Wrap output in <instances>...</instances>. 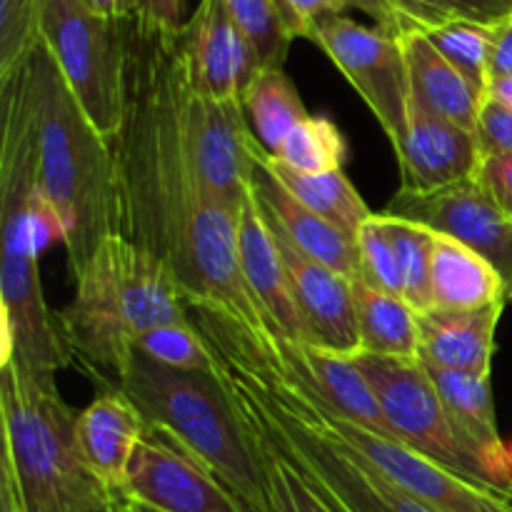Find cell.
I'll return each mask as SVG.
<instances>
[{"instance_id":"obj_1","label":"cell","mask_w":512,"mask_h":512,"mask_svg":"<svg viewBox=\"0 0 512 512\" xmlns=\"http://www.w3.org/2000/svg\"><path fill=\"white\" fill-rule=\"evenodd\" d=\"M128 28V105L113 143L120 235L175 275L188 308L208 310L263 345L280 365L278 340L260 313L238 258V213L208 195L180 125L183 40L143 15Z\"/></svg>"},{"instance_id":"obj_2","label":"cell","mask_w":512,"mask_h":512,"mask_svg":"<svg viewBox=\"0 0 512 512\" xmlns=\"http://www.w3.org/2000/svg\"><path fill=\"white\" fill-rule=\"evenodd\" d=\"M20 68L35 108L40 190L65 228L63 245L75 278L100 243L120 233L113 143L83 113L45 43Z\"/></svg>"},{"instance_id":"obj_3","label":"cell","mask_w":512,"mask_h":512,"mask_svg":"<svg viewBox=\"0 0 512 512\" xmlns=\"http://www.w3.org/2000/svg\"><path fill=\"white\" fill-rule=\"evenodd\" d=\"M148 428L178 440L248 512H265L268 478L253 425L215 370H175L133 350L118 373Z\"/></svg>"},{"instance_id":"obj_4","label":"cell","mask_w":512,"mask_h":512,"mask_svg":"<svg viewBox=\"0 0 512 512\" xmlns=\"http://www.w3.org/2000/svg\"><path fill=\"white\" fill-rule=\"evenodd\" d=\"M73 280V300L58 315L70 353L90 370L118 378L140 335L190 320L168 265L120 233L105 238Z\"/></svg>"},{"instance_id":"obj_5","label":"cell","mask_w":512,"mask_h":512,"mask_svg":"<svg viewBox=\"0 0 512 512\" xmlns=\"http://www.w3.org/2000/svg\"><path fill=\"white\" fill-rule=\"evenodd\" d=\"M3 458L25 512H80L113 505L78 448V410L55 385V373L0 365Z\"/></svg>"},{"instance_id":"obj_6","label":"cell","mask_w":512,"mask_h":512,"mask_svg":"<svg viewBox=\"0 0 512 512\" xmlns=\"http://www.w3.org/2000/svg\"><path fill=\"white\" fill-rule=\"evenodd\" d=\"M195 325L208 348L213 350L215 365L228 383L238 408L248 415L250 423L268 435L280 453L293 460L310 483L333 503L338 512H438L423 500L413 498L398 485L375 473L370 465L355 453H350L343 443L330 438L285 408L283 403L268 393L263 380L255 370L225 343L220 333H215L205 320H190Z\"/></svg>"},{"instance_id":"obj_7","label":"cell","mask_w":512,"mask_h":512,"mask_svg":"<svg viewBox=\"0 0 512 512\" xmlns=\"http://www.w3.org/2000/svg\"><path fill=\"white\" fill-rule=\"evenodd\" d=\"M40 38L100 135L115 143L128 105V28L83 0H45Z\"/></svg>"},{"instance_id":"obj_8","label":"cell","mask_w":512,"mask_h":512,"mask_svg":"<svg viewBox=\"0 0 512 512\" xmlns=\"http://www.w3.org/2000/svg\"><path fill=\"white\" fill-rule=\"evenodd\" d=\"M353 360L373 385L390 428L405 445L460 478L500 490L490 465L463 438L455 420L450 418L420 360L380 358L365 353L355 355Z\"/></svg>"},{"instance_id":"obj_9","label":"cell","mask_w":512,"mask_h":512,"mask_svg":"<svg viewBox=\"0 0 512 512\" xmlns=\"http://www.w3.org/2000/svg\"><path fill=\"white\" fill-rule=\"evenodd\" d=\"M310 40L358 90L393 150L398 148L408 130L410 103L408 63L400 35L335 15L315 25Z\"/></svg>"},{"instance_id":"obj_10","label":"cell","mask_w":512,"mask_h":512,"mask_svg":"<svg viewBox=\"0 0 512 512\" xmlns=\"http://www.w3.org/2000/svg\"><path fill=\"white\" fill-rule=\"evenodd\" d=\"M180 125H183L185 148L203 188L215 203L238 213L253 178V155H250L253 133L243 103L195 93L183 70Z\"/></svg>"},{"instance_id":"obj_11","label":"cell","mask_w":512,"mask_h":512,"mask_svg":"<svg viewBox=\"0 0 512 512\" xmlns=\"http://www.w3.org/2000/svg\"><path fill=\"white\" fill-rule=\"evenodd\" d=\"M385 213L425 225L438 235L458 240L488 260L505 285V300H512V218L485 193L478 178L460 180L433 193L398 190Z\"/></svg>"},{"instance_id":"obj_12","label":"cell","mask_w":512,"mask_h":512,"mask_svg":"<svg viewBox=\"0 0 512 512\" xmlns=\"http://www.w3.org/2000/svg\"><path fill=\"white\" fill-rule=\"evenodd\" d=\"M123 498L158 512H248L198 458L155 428L135 445Z\"/></svg>"},{"instance_id":"obj_13","label":"cell","mask_w":512,"mask_h":512,"mask_svg":"<svg viewBox=\"0 0 512 512\" xmlns=\"http://www.w3.org/2000/svg\"><path fill=\"white\" fill-rule=\"evenodd\" d=\"M0 325V365L58 373L73 363L60 315L45 303L35 258L3 255L0 260Z\"/></svg>"},{"instance_id":"obj_14","label":"cell","mask_w":512,"mask_h":512,"mask_svg":"<svg viewBox=\"0 0 512 512\" xmlns=\"http://www.w3.org/2000/svg\"><path fill=\"white\" fill-rule=\"evenodd\" d=\"M265 223H268L280 258H283L300 318L308 330V343L348 355V358L360 355L363 348H360L353 283L303 253L273 220L265 218Z\"/></svg>"},{"instance_id":"obj_15","label":"cell","mask_w":512,"mask_h":512,"mask_svg":"<svg viewBox=\"0 0 512 512\" xmlns=\"http://www.w3.org/2000/svg\"><path fill=\"white\" fill-rule=\"evenodd\" d=\"M180 40L190 88L208 98L240 100L258 68L228 0H200L180 30Z\"/></svg>"},{"instance_id":"obj_16","label":"cell","mask_w":512,"mask_h":512,"mask_svg":"<svg viewBox=\"0 0 512 512\" xmlns=\"http://www.w3.org/2000/svg\"><path fill=\"white\" fill-rule=\"evenodd\" d=\"M280 365L293 383L308 390L330 413L368 428L385 438H398L390 428L373 385L348 355L333 353L310 343H278ZM400 440V438H398Z\"/></svg>"},{"instance_id":"obj_17","label":"cell","mask_w":512,"mask_h":512,"mask_svg":"<svg viewBox=\"0 0 512 512\" xmlns=\"http://www.w3.org/2000/svg\"><path fill=\"white\" fill-rule=\"evenodd\" d=\"M395 155L400 190L408 193H433L473 178L480 163L475 133L440 118L413 98L408 103V130Z\"/></svg>"},{"instance_id":"obj_18","label":"cell","mask_w":512,"mask_h":512,"mask_svg":"<svg viewBox=\"0 0 512 512\" xmlns=\"http://www.w3.org/2000/svg\"><path fill=\"white\" fill-rule=\"evenodd\" d=\"M238 258L248 290L253 293L263 318L268 320L275 340L308 343V330L300 318L283 258L260 213L253 190H248L238 210Z\"/></svg>"},{"instance_id":"obj_19","label":"cell","mask_w":512,"mask_h":512,"mask_svg":"<svg viewBox=\"0 0 512 512\" xmlns=\"http://www.w3.org/2000/svg\"><path fill=\"white\" fill-rule=\"evenodd\" d=\"M250 155H253V188L255 200H258L260 213L273 220L303 253L315 258L318 263L328 265L343 278H358V248L355 240L348 238L343 230L330 225L313 210L305 208L288 188L278 180V175L270 170L268 153L260 148V143L250 140Z\"/></svg>"},{"instance_id":"obj_20","label":"cell","mask_w":512,"mask_h":512,"mask_svg":"<svg viewBox=\"0 0 512 512\" xmlns=\"http://www.w3.org/2000/svg\"><path fill=\"white\" fill-rule=\"evenodd\" d=\"M145 420L123 390H105L78 413V448L90 473L123 498L125 473L135 445L145 435Z\"/></svg>"},{"instance_id":"obj_21","label":"cell","mask_w":512,"mask_h":512,"mask_svg":"<svg viewBox=\"0 0 512 512\" xmlns=\"http://www.w3.org/2000/svg\"><path fill=\"white\" fill-rule=\"evenodd\" d=\"M505 303L478 310H428L418 315L423 365L445 370L490 375L495 353V330Z\"/></svg>"},{"instance_id":"obj_22","label":"cell","mask_w":512,"mask_h":512,"mask_svg":"<svg viewBox=\"0 0 512 512\" xmlns=\"http://www.w3.org/2000/svg\"><path fill=\"white\" fill-rule=\"evenodd\" d=\"M438 390L440 400L448 408L463 438L478 450L485 463L493 470L498 488L512 498V455L503 443L495 420L493 390L490 375L463 373V370H445L435 365H423Z\"/></svg>"},{"instance_id":"obj_23","label":"cell","mask_w":512,"mask_h":512,"mask_svg":"<svg viewBox=\"0 0 512 512\" xmlns=\"http://www.w3.org/2000/svg\"><path fill=\"white\" fill-rule=\"evenodd\" d=\"M400 43L408 63L410 98L440 118L475 133L485 100L483 95L438 53L425 30H405L400 33Z\"/></svg>"},{"instance_id":"obj_24","label":"cell","mask_w":512,"mask_h":512,"mask_svg":"<svg viewBox=\"0 0 512 512\" xmlns=\"http://www.w3.org/2000/svg\"><path fill=\"white\" fill-rule=\"evenodd\" d=\"M430 293L438 310H478L505 300V285L498 270L475 250L448 235L435 233Z\"/></svg>"},{"instance_id":"obj_25","label":"cell","mask_w":512,"mask_h":512,"mask_svg":"<svg viewBox=\"0 0 512 512\" xmlns=\"http://www.w3.org/2000/svg\"><path fill=\"white\" fill-rule=\"evenodd\" d=\"M353 283L355 315H358L360 353L380 358L418 360L420 325L418 315L400 295L370 288L363 280Z\"/></svg>"},{"instance_id":"obj_26","label":"cell","mask_w":512,"mask_h":512,"mask_svg":"<svg viewBox=\"0 0 512 512\" xmlns=\"http://www.w3.org/2000/svg\"><path fill=\"white\" fill-rule=\"evenodd\" d=\"M240 103H243L250 133L268 155L278 153L283 140L303 120L310 118L298 88L283 68L258 70L253 80L245 85Z\"/></svg>"},{"instance_id":"obj_27","label":"cell","mask_w":512,"mask_h":512,"mask_svg":"<svg viewBox=\"0 0 512 512\" xmlns=\"http://www.w3.org/2000/svg\"><path fill=\"white\" fill-rule=\"evenodd\" d=\"M268 165L280 183L300 200L308 210L328 220L338 230H343L348 238L355 240L358 230L363 228L365 220L370 218V208L360 198L358 190L348 180L345 170H333V173H298L288 165L278 163L273 155H268Z\"/></svg>"},{"instance_id":"obj_28","label":"cell","mask_w":512,"mask_h":512,"mask_svg":"<svg viewBox=\"0 0 512 512\" xmlns=\"http://www.w3.org/2000/svg\"><path fill=\"white\" fill-rule=\"evenodd\" d=\"M385 230L393 240L395 258H398L400 285L403 300L415 313L433 310V293H430V268H433V243L435 233L425 225L410 223L405 218H395L390 213H380Z\"/></svg>"},{"instance_id":"obj_29","label":"cell","mask_w":512,"mask_h":512,"mask_svg":"<svg viewBox=\"0 0 512 512\" xmlns=\"http://www.w3.org/2000/svg\"><path fill=\"white\" fill-rule=\"evenodd\" d=\"M495 25H480L473 20L455 18L440 28L425 30L430 43L438 53L478 90L488 98L490 88V43H493Z\"/></svg>"},{"instance_id":"obj_30","label":"cell","mask_w":512,"mask_h":512,"mask_svg":"<svg viewBox=\"0 0 512 512\" xmlns=\"http://www.w3.org/2000/svg\"><path fill=\"white\" fill-rule=\"evenodd\" d=\"M228 8L250 45L255 68H283L295 35L285 23L278 0H228Z\"/></svg>"},{"instance_id":"obj_31","label":"cell","mask_w":512,"mask_h":512,"mask_svg":"<svg viewBox=\"0 0 512 512\" xmlns=\"http://www.w3.org/2000/svg\"><path fill=\"white\" fill-rule=\"evenodd\" d=\"M253 430L255 438H258L260 455H263L265 478H268V505H265V512H338L333 508V503L323 498V493L310 483L308 475L293 460H288L280 453V448L268 435L260 433L255 425Z\"/></svg>"},{"instance_id":"obj_32","label":"cell","mask_w":512,"mask_h":512,"mask_svg":"<svg viewBox=\"0 0 512 512\" xmlns=\"http://www.w3.org/2000/svg\"><path fill=\"white\" fill-rule=\"evenodd\" d=\"M273 158L298 173H333L343 170L348 143L333 120L325 115H310L283 140Z\"/></svg>"},{"instance_id":"obj_33","label":"cell","mask_w":512,"mask_h":512,"mask_svg":"<svg viewBox=\"0 0 512 512\" xmlns=\"http://www.w3.org/2000/svg\"><path fill=\"white\" fill-rule=\"evenodd\" d=\"M133 350L175 370H215V355L203 335L190 323H170L148 330L135 340Z\"/></svg>"},{"instance_id":"obj_34","label":"cell","mask_w":512,"mask_h":512,"mask_svg":"<svg viewBox=\"0 0 512 512\" xmlns=\"http://www.w3.org/2000/svg\"><path fill=\"white\" fill-rule=\"evenodd\" d=\"M45 0H0V80L10 78L43 43L40 18Z\"/></svg>"},{"instance_id":"obj_35","label":"cell","mask_w":512,"mask_h":512,"mask_svg":"<svg viewBox=\"0 0 512 512\" xmlns=\"http://www.w3.org/2000/svg\"><path fill=\"white\" fill-rule=\"evenodd\" d=\"M355 248H358V278L355 280H363L370 288L403 298L398 258H395L393 240L380 220V213H373L365 220V225L355 235Z\"/></svg>"},{"instance_id":"obj_36","label":"cell","mask_w":512,"mask_h":512,"mask_svg":"<svg viewBox=\"0 0 512 512\" xmlns=\"http://www.w3.org/2000/svg\"><path fill=\"white\" fill-rule=\"evenodd\" d=\"M475 138H478L480 158L512 155V110L508 105L485 98L483 108H480Z\"/></svg>"},{"instance_id":"obj_37","label":"cell","mask_w":512,"mask_h":512,"mask_svg":"<svg viewBox=\"0 0 512 512\" xmlns=\"http://www.w3.org/2000/svg\"><path fill=\"white\" fill-rule=\"evenodd\" d=\"M283 18L288 23L290 33L295 38H308L313 35L315 25L323 20L343 15L348 10L345 0H278Z\"/></svg>"},{"instance_id":"obj_38","label":"cell","mask_w":512,"mask_h":512,"mask_svg":"<svg viewBox=\"0 0 512 512\" xmlns=\"http://www.w3.org/2000/svg\"><path fill=\"white\" fill-rule=\"evenodd\" d=\"M475 178L483 185L485 193L500 205V210L512 218V155L480 158Z\"/></svg>"},{"instance_id":"obj_39","label":"cell","mask_w":512,"mask_h":512,"mask_svg":"<svg viewBox=\"0 0 512 512\" xmlns=\"http://www.w3.org/2000/svg\"><path fill=\"white\" fill-rule=\"evenodd\" d=\"M390 5L403 15L405 23L420 30H433L455 20L453 10L443 0H390Z\"/></svg>"},{"instance_id":"obj_40","label":"cell","mask_w":512,"mask_h":512,"mask_svg":"<svg viewBox=\"0 0 512 512\" xmlns=\"http://www.w3.org/2000/svg\"><path fill=\"white\" fill-rule=\"evenodd\" d=\"M455 18L480 25H498L512 18V0H443Z\"/></svg>"},{"instance_id":"obj_41","label":"cell","mask_w":512,"mask_h":512,"mask_svg":"<svg viewBox=\"0 0 512 512\" xmlns=\"http://www.w3.org/2000/svg\"><path fill=\"white\" fill-rule=\"evenodd\" d=\"M512 78V18L493 28L490 43V83Z\"/></svg>"},{"instance_id":"obj_42","label":"cell","mask_w":512,"mask_h":512,"mask_svg":"<svg viewBox=\"0 0 512 512\" xmlns=\"http://www.w3.org/2000/svg\"><path fill=\"white\" fill-rule=\"evenodd\" d=\"M345 5L348 8H355V10H363L368 18L375 20V25L383 30H388V33H405V30H410L413 25L405 23L403 15L398 13V10L390 5V0H345Z\"/></svg>"},{"instance_id":"obj_43","label":"cell","mask_w":512,"mask_h":512,"mask_svg":"<svg viewBox=\"0 0 512 512\" xmlns=\"http://www.w3.org/2000/svg\"><path fill=\"white\" fill-rule=\"evenodd\" d=\"M140 13L145 20L163 28L180 30L188 20H185V0H138Z\"/></svg>"},{"instance_id":"obj_44","label":"cell","mask_w":512,"mask_h":512,"mask_svg":"<svg viewBox=\"0 0 512 512\" xmlns=\"http://www.w3.org/2000/svg\"><path fill=\"white\" fill-rule=\"evenodd\" d=\"M83 5L108 20H128L140 13L138 0H83Z\"/></svg>"},{"instance_id":"obj_45","label":"cell","mask_w":512,"mask_h":512,"mask_svg":"<svg viewBox=\"0 0 512 512\" xmlns=\"http://www.w3.org/2000/svg\"><path fill=\"white\" fill-rule=\"evenodd\" d=\"M0 512H25L18 488L13 483V475L5 465H0Z\"/></svg>"},{"instance_id":"obj_46","label":"cell","mask_w":512,"mask_h":512,"mask_svg":"<svg viewBox=\"0 0 512 512\" xmlns=\"http://www.w3.org/2000/svg\"><path fill=\"white\" fill-rule=\"evenodd\" d=\"M488 98L498 100V103L508 105V108L512 110V78H508V80H495V83H490Z\"/></svg>"},{"instance_id":"obj_47","label":"cell","mask_w":512,"mask_h":512,"mask_svg":"<svg viewBox=\"0 0 512 512\" xmlns=\"http://www.w3.org/2000/svg\"><path fill=\"white\" fill-rule=\"evenodd\" d=\"M113 512H140V510L135 508V505L130 503V500L118 498V500H115V510H113Z\"/></svg>"},{"instance_id":"obj_48","label":"cell","mask_w":512,"mask_h":512,"mask_svg":"<svg viewBox=\"0 0 512 512\" xmlns=\"http://www.w3.org/2000/svg\"><path fill=\"white\" fill-rule=\"evenodd\" d=\"M115 510V503L113 505H98V508H90V510H80V512H113Z\"/></svg>"},{"instance_id":"obj_49","label":"cell","mask_w":512,"mask_h":512,"mask_svg":"<svg viewBox=\"0 0 512 512\" xmlns=\"http://www.w3.org/2000/svg\"><path fill=\"white\" fill-rule=\"evenodd\" d=\"M135 505V503H133ZM135 508H138L140 512H158V510H150V508H143V505H135Z\"/></svg>"},{"instance_id":"obj_50","label":"cell","mask_w":512,"mask_h":512,"mask_svg":"<svg viewBox=\"0 0 512 512\" xmlns=\"http://www.w3.org/2000/svg\"><path fill=\"white\" fill-rule=\"evenodd\" d=\"M510 455H512V448H510Z\"/></svg>"}]
</instances>
